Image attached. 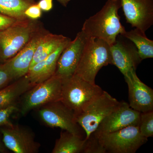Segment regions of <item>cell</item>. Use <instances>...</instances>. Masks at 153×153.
Returning a JSON list of instances; mask_svg holds the SVG:
<instances>
[{
	"mask_svg": "<svg viewBox=\"0 0 153 153\" xmlns=\"http://www.w3.org/2000/svg\"><path fill=\"white\" fill-rule=\"evenodd\" d=\"M128 40L121 39L118 36L115 42L111 46L112 65L116 66L124 76L133 69L136 70L142 61L136 47Z\"/></svg>",
	"mask_w": 153,
	"mask_h": 153,
	"instance_id": "cell-14",
	"label": "cell"
},
{
	"mask_svg": "<svg viewBox=\"0 0 153 153\" xmlns=\"http://www.w3.org/2000/svg\"><path fill=\"white\" fill-rule=\"evenodd\" d=\"M126 22L144 33L153 25V0H120Z\"/></svg>",
	"mask_w": 153,
	"mask_h": 153,
	"instance_id": "cell-12",
	"label": "cell"
},
{
	"mask_svg": "<svg viewBox=\"0 0 153 153\" xmlns=\"http://www.w3.org/2000/svg\"><path fill=\"white\" fill-rule=\"evenodd\" d=\"M19 20L0 13V31L9 27Z\"/></svg>",
	"mask_w": 153,
	"mask_h": 153,
	"instance_id": "cell-27",
	"label": "cell"
},
{
	"mask_svg": "<svg viewBox=\"0 0 153 153\" xmlns=\"http://www.w3.org/2000/svg\"><path fill=\"white\" fill-rule=\"evenodd\" d=\"M43 35L44 33L37 31L24 48L13 57L3 63L14 80L27 74L36 48Z\"/></svg>",
	"mask_w": 153,
	"mask_h": 153,
	"instance_id": "cell-15",
	"label": "cell"
},
{
	"mask_svg": "<svg viewBox=\"0 0 153 153\" xmlns=\"http://www.w3.org/2000/svg\"><path fill=\"white\" fill-rule=\"evenodd\" d=\"M103 91L95 83H90L74 74L62 79L60 100L76 117Z\"/></svg>",
	"mask_w": 153,
	"mask_h": 153,
	"instance_id": "cell-3",
	"label": "cell"
},
{
	"mask_svg": "<svg viewBox=\"0 0 153 153\" xmlns=\"http://www.w3.org/2000/svg\"><path fill=\"white\" fill-rule=\"evenodd\" d=\"M19 110V108L16 104L0 108V128L13 126L10 120L11 116Z\"/></svg>",
	"mask_w": 153,
	"mask_h": 153,
	"instance_id": "cell-23",
	"label": "cell"
},
{
	"mask_svg": "<svg viewBox=\"0 0 153 153\" xmlns=\"http://www.w3.org/2000/svg\"><path fill=\"white\" fill-rule=\"evenodd\" d=\"M62 79L54 75L36 84L23 95L19 111L23 116L44 105L61 100Z\"/></svg>",
	"mask_w": 153,
	"mask_h": 153,
	"instance_id": "cell-5",
	"label": "cell"
},
{
	"mask_svg": "<svg viewBox=\"0 0 153 153\" xmlns=\"http://www.w3.org/2000/svg\"><path fill=\"white\" fill-rule=\"evenodd\" d=\"M131 41L136 47L141 60L153 57V41L149 39L139 29H135L127 32L123 35Z\"/></svg>",
	"mask_w": 153,
	"mask_h": 153,
	"instance_id": "cell-20",
	"label": "cell"
},
{
	"mask_svg": "<svg viewBox=\"0 0 153 153\" xmlns=\"http://www.w3.org/2000/svg\"><path fill=\"white\" fill-rule=\"evenodd\" d=\"M68 38L61 35L44 34L36 48L30 69L55 52Z\"/></svg>",
	"mask_w": 153,
	"mask_h": 153,
	"instance_id": "cell-18",
	"label": "cell"
},
{
	"mask_svg": "<svg viewBox=\"0 0 153 153\" xmlns=\"http://www.w3.org/2000/svg\"><path fill=\"white\" fill-rule=\"evenodd\" d=\"M6 147L15 153H36L40 144L27 129L18 125L0 128Z\"/></svg>",
	"mask_w": 153,
	"mask_h": 153,
	"instance_id": "cell-10",
	"label": "cell"
},
{
	"mask_svg": "<svg viewBox=\"0 0 153 153\" xmlns=\"http://www.w3.org/2000/svg\"><path fill=\"white\" fill-rule=\"evenodd\" d=\"M7 149L3 141L0 140V153L6 152H7Z\"/></svg>",
	"mask_w": 153,
	"mask_h": 153,
	"instance_id": "cell-29",
	"label": "cell"
},
{
	"mask_svg": "<svg viewBox=\"0 0 153 153\" xmlns=\"http://www.w3.org/2000/svg\"><path fill=\"white\" fill-rule=\"evenodd\" d=\"M87 38L81 31L68 43L59 57L55 75L63 79L75 74Z\"/></svg>",
	"mask_w": 153,
	"mask_h": 153,
	"instance_id": "cell-11",
	"label": "cell"
},
{
	"mask_svg": "<svg viewBox=\"0 0 153 153\" xmlns=\"http://www.w3.org/2000/svg\"><path fill=\"white\" fill-rule=\"evenodd\" d=\"M25 14L27 18L32 20H36L41 16L42 12L38 4H35L30 6L26 9Z\"/></svg>",
	"mask_w": 153,
	"mask_h": 153,
	"instance_id": "cell-26",
	"label": "cell"
},
{
	"mask_svg": "<svg viewBox=\"0 0 153 153\" xmlns=\"http://www.w3.org/2000/svg\"><path fill=\"white\" fill-rule=\"evenodd\" d=\"M124 76L128 86L130 106L140 113L152 111L153 89L141 81L134 69Z\"/></svg>",
	"mask_w": 153,
	"mask_h": 153,
	"instance_id": "cell-13",
	"label": "cell"
},
{
	"mask_svg": "<svg viewBox=\"0 0 153 153\" xmlns=\"http://www.w3.org/2000/svg\"><path fill=\"white\" fill-rule=\"evenodd\" d=\"M140 112L132 108L125 102H120L118 106L106 117L93 134L98 136L116 131L129 126H139Z\"/></svg>",
	"mask_w": 153,
	"mask_h": 153,
	"instance_id": "cell-9",
	"label": "cell"
},
{
	"mask_svg": "<svg viewBox=\"0 0 153 153\" xmlns=\"http://www.w3.org/2000/svg\"><path fill=\"white\" fill-rule=\"evenodd\" d=\"M85 138L67 131L63 130L56 140L52 153H83Z\"/></svg>",
	"mask_w": 153,
	"mask_h": 153,
	"instance_id": "cell-19",
	"label": "cell"
},
{
	"mask_svg": "<svg viewBox=\"0 0 153 153\" xmlns=\"http://www.w3.org/2000/svg\"><path fill=\"white\" fill-rule=\"evenodd\" d=\"M112 64L111 46L102 39L88 38L75 74L90 83L103 66Z\"/></svg>",
	"mask_w": 153,
	"mask_h": 153,
	"instance_id": "cell-2",
	"label": "cell"
},
{
	"mask_svg": "<svg viewBox=\"0 0 153 153\" xmlns=\"http://www.w3.org/2000/svg\"><path fill=\"white\" fill-rule=\"evenodd\" d=\"M140 133L148 138L153 136V111L140 113L139 126Z\"/></svg>",
	"mask_w": 153,
	"mask_h": 153,
	"instance_id": "cell-22",
	"label": "cell"
},
{
	"mask_svg": "<svg viewBox=\"0 0 153 153\" xmlns=\"http://www.w3.org/2000/svg\"><path fill=\"white\" fill-rule=\"evenodd\" d=\"M119 102L106 91L91 102L76 116L77 123L83 129L86 140L95 131L103 119L118 106Z\"/></svg>",
	"mask_w": 153,
	"mask_h": 153,
	"instance_id": "cell-6",
	"label": "cell"
},
{
	"mask_svg": "<svg viewBox=\"0 0 153 153\" xmlns=\"http://www.w3.org/2000/svg\"><path fill=\"white\" fill-rule=\"evenodd\" d=\"M39 108V116L48 126L60 128L83 138L84 131L76 122L74 112L61 100L49 102Z\"/></svg>",
	"mask_w": 153,
	"mask_h": 153,
	"instance_id": "cell-8",
	"label": "cell"
},
{
	"mask_svg": "<svg viewBox=\"0 0 153 153\" xmlns=\"http://www.w3.org/2000/svg\"><path fill=\"white\" fill-rule=\"evenodd\" d=\"M120 8V0H108L100 11L85 20L82 32L88 38L102 39L111 46L126 31L119 16Z\"/></svg>",
	"mask_w": 153,
	"mask_h": 153,
	"instance_id": "cell-1",
	"label": "cell"
},
{
	"mask_svg": "<svg viewBox=\"0 0 153 153\" xmlns=\"http://www.w3.org/2000/svg\"><path fill=\"white\" fill-rule=\"evenodd\" d=\"M94 136L98 139L106 153H135L148 141V138L141 135L139 126H129Z\"/></svg>",
	"mask_w": 153,
	"mask_h": 153,
	"instance_id": "cell-7",
	"label": "cell"
},
{
	"mask_svg": "<svg viewBox=\"0 0 153 153\" xmlns=\"http://www.w3.org/2000/svg\"><path fill=\"white\" fill-rule=\"evenodd\" d=\"M35 4L34 0H0V13L19 21L26 20L25 10Z\"/></svg>",
	"mask_w": 153,
	"mask_h": 153,
	"instance_id": "cell-21",
	"label": "cell"
},
{
	"mask_svg": "<svg viewBox=\"0 0 153 153\" xmlns=\"http://www.w3.org/2000/svg\"><path fill=\"white\" fill-rule=\"evenodd\" d=\"M34 85L26 75L0 90V108L16 104V101Z\"/></svg>",
	"mask_w": 153,
	"mask_h": 153,
	"instance_id": "cell-17",
	"label": "cell"
},
{
	"mask_svg": "<svg viewBox=\"0 0 153 153\" xmlns=\"http://www.w3.org/2000/svg\"><path fill=\"white\" fill-rule=\"evenodd\" d=\"M14 79L4 63H0V90L11 84Z\"/></svg>",
	"mask_w": 153,
	"mask_h": 153,
	"instance_id": "cell-25",
	"label": "cell"
},
{
	"mask_svg": "<svg viewBox=\"0 0 153 153\" xmlns=\"http://www.w3.org/2000/svg\"><path fill=\"white\" fill-rule=\"evenodd\" d=\"M37 31L36 24L27 19L18 21L0 31V63H4L16 55Z\"/></svg>",
	"mask_w": 153,
	"mask_h": 153,
	"instance_id": "cell-4",
	"label": "cell"
},
{
	"mask_svg": "<svg viewBox=\"0 0 153 153\" xmlns=\"http://www.w3.org/2000/svg\"><path fill=\"white\" fill-rule=\"evenodd\" d=\"M71 41L68 38L55 52L29 69L27 76L33 85L43 82L55 75L60 54Z\"/></svg>",
	"mask_w": 153,
	"mask_h": 153,
	"instance_id": "cell-16",
	"label": "cell"
},
{
	"mask_svg": "<svg viewBox=\"0 0 153 153\" xmlns=\"http://www.w3.org/2000/svg\"><path fill=\"white\" fill-rule=\"evenodd\" d=\"M85 146L83 153H106L98 139L93 134L87 139H85Z\"/></svg>",
	"mask_w": 153,
	"mask_h": 153,
	"instance_id": "cell-24",
	"label": "cell"
},
{
	"mask_svg": "<svg viewBox=\"0 0 153 153\" xmlns=\"http://www.w3.org/2000/svg\"><path fill=\"white\" fill-rule=\"evenodd\" d=\"M57 1L59 2V3L61 4L62 5L64 6V7H66L68 4V3L71 0H57Z\"/></svg>",
	"mask_w": 153,
	"mask_h": 153,
	"instance_id": "cell-30",
	"label": "cell"
},
{
	"mask_svg": "<svg viewBox=\"0 0 153 153\" xmlns=\"http://www.w3.org/2000/svg\"><path fill=\"white\" fill-rule=\"evenodd\" d=\"M53 0H41L37 4L41 10L48 12L53 8Z\"/></svg>",
	"mask_w": 153,
	"mask_h": 153,
	"instance_id": "cell-28",
	"label": "cell"
}]
</instances>
